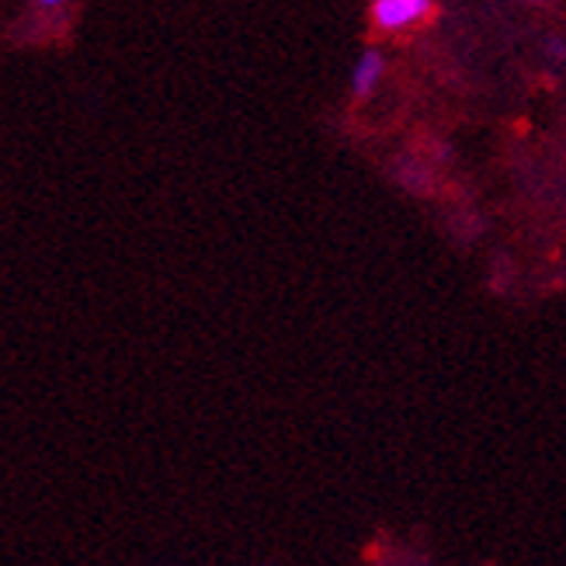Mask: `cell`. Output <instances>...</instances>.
Wrapping results in <instances>:
<instances>
[{"label":"cell","mask_w":566,"mask_h":566,"mask_svg":"<svg viewBox=\"0 0 566 566\" xmlns=\"http://www.w3.org/2000/svg\"><path fill=\"white\" fill-rule=\"evenodd\" d=\"M434 11H438L434 0H373L368 4V21L382 35H400L428 24Z\"/></svg>","instance_id":"6da1fadb"},{"label":"cell","mask_w":566,"mask_h":566,"mask_svg":"<svg viewBox=\"0 0 566 566\" xmlns=\"http://www.w3.org/2000/svg\"><path fill=\"white\" fill-rule=\"evenodd\" d=\"M382 73H386L382 53L379 49H365V53L358 56V63L352 66V94L358 97V102L376 94V87L382 84Z\"/></svg>","instance_id":"7a4b0ae2"},{"label":"cell","mask_w":566,"mask_h":566,"mask_svg":"<svg viewBox=\"0 0 566 566\" xmlns=\"http://www.w3.org/2000/svg\"><path fill=\"white\" fill-rule=\"evenodd\" d=\"M546 56H549L553 63H566V42H563V39H549V42H546Z\"/></svg>","instance_id":"3957f363"},{"label":"cell","mask_w":566,"mask_h":566,"mask_svg":"<svg viewBox=\"0 0 566 566\" xmlns=\"http://www.w3.org/2000/svg\"><path fill=\"white\" fill-rule=\"evenodd\" d=\"M35 4H42V8H60V4H66V0H35Z\"/></svg>","instance_id":"277c9868"}]
</instances>
